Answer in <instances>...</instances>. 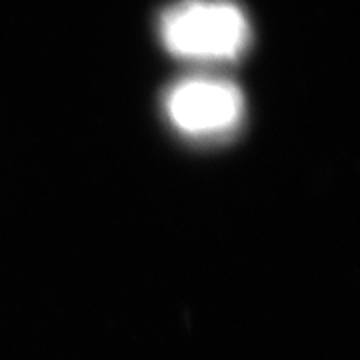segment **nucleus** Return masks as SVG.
<instances>
[{"instance_id": "2", "label": "nucleus", "mask_w": 360, "mask_h": 360, "mask_svg": "<svg viewBox=\"0 0 360 360\" xmlns=\"http://www.w3.org/2000/svg\"><path fill=\"white\" fill-rule=\"evenodd\" d=\"M162 106L170 127L194 142L226 141L246 116L243 89L217 75L179 78L165 92Z\"/></svg>"}, {"instance_id": "1", "label": "nucleus", "mask_w": 360, "mask_h": 360, "mask_svg": "<svg viewBox=\"0 0 360 360\" xmlns=\"http://www.w3.org/2000/svg\"><path fill=\"white\" fill-rule=\"evenodd\" d=\"M158 39L179 60L224 65L248 52L252 26L234 0H179L158 16Z\"/></svg>"}]
</instances>
